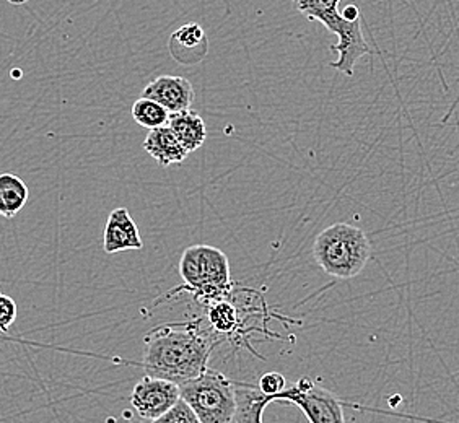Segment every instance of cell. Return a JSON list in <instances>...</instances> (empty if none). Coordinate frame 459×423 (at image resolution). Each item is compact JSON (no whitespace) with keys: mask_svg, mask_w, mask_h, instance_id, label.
I'll use <instances>...</instances> for the list:
<instances>
[{"mask_svg":"<svg viewBox=\"0 0 459 423\" xmlns=\"http://www.w3.org/2000/svg\"><path fill=\"white\" fill-rule=\"evenodd\" d=\"M169 125L189 153L199 151L207 139V125L195 111L185 109L169 115Z\"/></svg>","mask_w":459,"mask_h":423,"instance_id":"13","label":"cell"},{"mask_svg":"<svg viewBox=\"0 0 459 423\" xmlns=\"http://www.w3.org/2000/svg\"><path fill=\"white\" fill-rule=\"evenodd\" d=\"M103 247L108 255L143 247L139 229L126 207H119L109 213L107 227H105Z\"/></svg>","mask_w":459,"mask_h":423,"instance_id":"9","label":"cell"},{"mask_svg":"<svg viewBox=\"0 0 459 423\" xmlns=\"http://www.w3.org/2000/svg\"><path fill=\"white\" fill-rule=\"evenodd\" d=\"M181 397V388L169 379L145 375L134 386L131 404L143 420L159 422L160 417Z\"/></svg>","mask_w":459,"mask_h":423,"instance_id":"7","label":"cell"},{"mask_svg":"<svg viewBox=\"0 0 459 423\" xmlns=\"http://www.w3.org/2000/svg\"><path fill=\"white\" fill-rule=\"evenodd\" d=\"M257 384L263 393L274 396L277 401V394H281L283 389L287 388V379L279 371H269L261 376Z\"/></svg>","mask_w":459,"mask_h":423,"instance_id":"19","label":"cell"},{"mask_svg":"<svg viewBox=\"0 0 459 423\" xmlns=\"http://www.w3.org/2000/svg\"><path fill=\"white\" fill-rule=\"evenodd\" d=\"M319 23L325 25L331 33H334L339 38L337 45L331 46V49L339 54V59L331 62V67L342 72L347 77H352L357 61L363 56L370 54V47L363 38L360 18L353 22L345 20L337 10L321 18Z\"/></svg>","mask_w":459,"mask_h":423,"instance_id":"6","label":"cell"},{"mask_svg":"<svg viewBox=\"0 0 459 423\" xmlns=\"http://www.w3.org/2000/svg\"><path fill=\"white\" fill-rule=\"evenodd\" d=\"M133 117L135 123L145 129H157L167 125L169 119V111L165 106L160 105L152 98L141 97L133 106Z\"/></svg>","mask_w":459,"mask_h":423,"instance_id":"16","label":"cell"},{"mask_svg":"<svg viewBox=\"0 0 459 423\" xmlns=\"http://www.w3.org/2000/svg\"><path fill=\"white\" fill-rule=\"evenodd\" d=\"M277 401H287L299 407L309 422H344V406L347 402L319 386L311 378H301L277 394Z\"/></svg>","mask_w":459,"mask_h":423,"instance_id":"5","label":"cell"},{"mask_svg":"<svg viewBox=\"0 0 459 423\" xmlns=\"http://www.w3.org/2000/svg\"><path fill=\"white\" fill-rule=\"evenodd\" d=\"M143 149L152 159L157 160L161 167H169L175 163L179 165L189 155V151L183 147V143L178 139L177 134L171 131L169 124L152 129L143 142Z\"/></svg>","mask_w":459,"mask_h":423,"instance_id":"10","label":"cell"},{"mask_svg":"<svg viewBox=\"0 0 459 423\" xmlns=\"http://www.w3.org/2000/svg\"><path fill=\"white\" fill-rule=\"evenodd\" d=\"M293 5L311 22H319L333 12H337L341 0H291Z\"/></svg>","mask_w":459,"mask_h":423,"instance_id":"17","label":"cell"},{"mask_svg":"<svg viewBox=\"0 0 459 423\" xmlns=\"http://www.w3.org/2000/svg\"><path fill=\"white\" fill-rule=\"evenodd\" d=\"M17 321V303L13 298L0 293V332H9Z\"/></svg>","mask_w":459,"mask_h":423,"instance_id":"20","label":"cell"},{"mask_svg":"<svg viewBox=\"0 0 459 423\" xmlns=\"http://www.w3.org/2000/svg\"><path fill=\"white\" fill-rule=\"evenodd\" d=\"M7 2L12 5H23V4H27L28 0H7Z\"/></svg>","mask_w":459,"mask_h":423,"instance_id":"22","label":"cell"},{"mask_svg":"<svg viewBox=\"0 0 459 423\" xmlns=\"http://www.w3.org/2000/svg\"><path fill=\"white\" fill-rule=\"evenodd\" d=\"M30 189L22 177L13 173H0V215L13 219L28 203Z\"/></svg>","mask_w":459,"mask_h":423,"instance_id":"14","label":"cell"},{"mask_svg":"<svg viewBox=\"0 0 459 423\" xmlns=\"http://www.w3.org/2000/svg\"><path fill=\"white\" fill-rule=\"evenodd\" d=\"M145 375L169 379L183 384L207 368L213 349V337L203 319L161 324L152 329L143 339Z\"/></svg>","mask_w":459,"mask_h":423,"instance_id":"1","label":"cell"},{"mask_svg":"<svg viewBox=\"0 0 459 423\" xmlns=\"http://www.w3.org/2000/svg\"><path fill=\"white\" fill-rule=\"evenodd\" d=\"M0 293H2V290H0Z\"/></svg>","mask_w":459,"mask_h":423,"instance_id":"23","label":"cell"},{"mask_svg":"<svg viewBox=\"0 0 459 423\" xmlns=\"http://www.w3.org/2000/svg\"><path fill=\"white\" fill-rule=\"evenodd\" d=\"M169 53L185 65L203 61L207 54V36L201 25L187 23L178 28L169 39Z\"/></svg>","mask_w":459,"mask_h":423,"instance_id":"11","label":"cell"},{"mask_svg":"<svg viewBox=\"0 0 459 423\" xmlns=\"http://www.w3.org/2000/svg\"><path fill=\"white\" fill-rule=\"evenodd\" d=\"M367 233L349 223H334L323 229L313 243L316 264L331 277L349 281L362 272L371 257Z\"/></svg>","mask_w":459,"mask_h":423,"instance_id":"2","label":"cell"},{"mask_svg":"<svg viewBox=\"0 0 459 423\" xmlns=\"http://www.w3.org/2000/svg\"><path fill=\"white\" fill-rule=\"evenodd\" d=\"M341 15L345 18V20H359L360 18V10L359 7H355V5H347L342 12H341Z\"/></svg>","mask_w":459,"mask_h":423,"instance_id":"21","label":"cell"},{"mask_svg":"<svg viewBox=\"0 0 459 423\" xmlns=\"http://www.w3.org/2000/svg\"><path fill=\"white\" fill-rule=\"evenodd\" d=\"M275 402L274 396L265 394L259 384L235 383V415L231 423H261L265 407Z\"/></svg>","mask_w":459,"mask_h":423,"instance_id":"12","label":"cell"},{"mask_svg":"<svg viewBox=\"0 0 459 423\" xmlns=\"http://www.w3.org/2000/svg\"><path fill=\"white\" fill-rule=\"evenodd\" d=\"M159 423H199L193 407L179 397L173 406L159 419Z\"/></svg>","mask_w":459,"mask_h":423,"instance_id":"18","label":"cell"},{"mask_svg":"<svg viewBox=\"0 0 459 423\" xmlns=\"http://www.w3.org/2000/svg\"><path fill=\"white\" fill-rule=\"evenodd\" d=\"M207 319L215 334L230 335L239 326L238 311L229 297L209 303Z\"/></svg>","mask_w":459,"mask_h":423,"instance_id":"15","label":"cell"},{"mask_svg":"<svg viewBox=\"0 0 459 423\" xmlns=\"http://www.w3.org/2000/svg\"><path fill=\"white\" fill-rule=\"evenodd\" d=\"M181 397L193 407L199 423H231L235 415V383L209 367L181 386Z\"/></svg>","mask_w":459,"mask_h":423,"instance_id":"4","label":"cell"},{"mask_svg":"<svg viewBox=\"0 0 459 423\" xmlns=\"http://www.w3.org/2000/svg\"><path fill=\"white\" fill-rule=\"evenodd\" d=\"M142 97L152 98L171 113L189 109L195 101V89L189 80L177 75H161L142 91Z\"/></svg>","mask_w":459,"mask_h":423,"instance_id":"8","label":"cell"},{"mask_svg":"<svg viewBox=\"0 0 459 423\" xmlns=\"http://www.w3.org/2000/svg\"><path fill=\"white\" fill-rule=\"evenodd\" d=\"M178 269L185 281V287L179 290H189L205 303L225 298L231 293L229 257L219 247L209 245L187 247Z\"/></svg>","mask_w":459,"mask_h":423,"instance_id":"3","label":"cell"}]
</instances>
